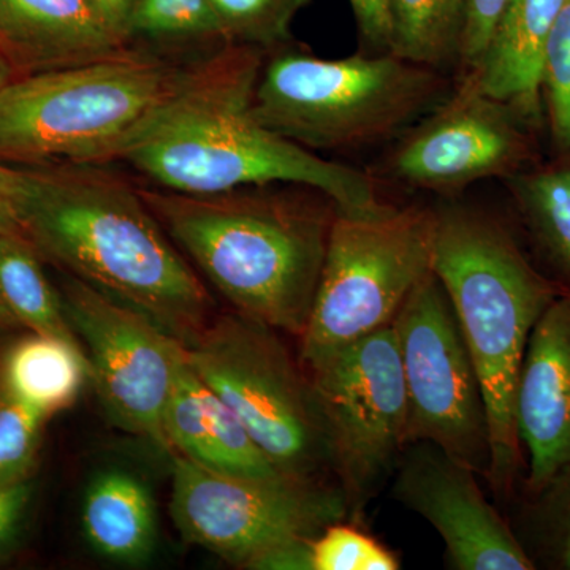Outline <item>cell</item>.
Instances as JSON below:
<instances>
[{"label": "cell", "mask_w": 570, "mask_h": 570, "mask_svg": "<svg viewBox=\"0 0 570 570\" xmlns=\"http://www.w3.org/2000/svg\"><path fill=\"white\" fill-rule=\"evenodd\" d=\"M510 504V524L535 569L570 570V464Z\"/></svg>", "instance_id": "obj_25"}, {"label": "cell", "mask_w": 570, "mask_h": 570, "mask_svg": "<svg viewBox=\"0 0 570 570\" xmlns=\"http://www.w3.org/2000/svg\"><path fill=\"white\" fill-rule=\"evenodd\" d=\"M366 52H390L392 0H348Z\"/></svg>", "instance_id": "obj_31"}, {"label": "cell", "mask_w": 570, "mask_h": 570, "mask_svg": "<svg viewBox=\"0 0 570 570\" xmlns=\"http://www.w3.org/2000/svg\"><path fill=\"white\" fill-rule=\"evenodd\" d=\"M480 475L426 441L409 442L390 497L438 532L453 570H535L508 517L485 498Z\"/></svg>", "instance_id": "obj_14"}, {"label": "cell", "mask_w": 570, "mask_h": 570, "mask_svg": "<svg viewBox=\"0 0 570 570\" xmlns=\"http://www.w3.org/2000/svg\"><path fill=\"white\" fill-rule=\"evenodd\" d=\"M36 494L32 479L0 485V553L10 546L20 532Z\"/></svg>", "instance_id": "obj_32"}, {"label": "cell", "mask_w": 570, "mask_h": 570, "mask_svg": "<svg viewBox=\"0 0 570 570\" xmlns=\"http://www.w3.org/2000/svg\"><path fill=\"white\" fill-rule=\"evenodd\" d=\"M434 223V208L420 205L358 214L336 209L316 296L298 337L305 370L393 324L433 272Z\"/></svg>", "instance_id": "obj_8"}, {"label": "cell", "mask_w": 570, "mask_h": 570, "mask_svg": "<svg viewBox=\"0 0 570 570\" xmlns=\"http://www.w3.org/2000/svg\"><path fill=\"white\" fill-rule=\"evenodd\" d=\"M313 570H397L395 551L351 520L328 524L311 540Z\"/></svg>", "instance_id": "obj_27"}, {"label": "cell", "mask_w": 570, "mask_h": 570, "mask_svg": "<svg viewBox=\"0 0 570 570\" xmlns=\"http://www.w3.org/2000/svg\"><path fill=\"white\" fill-rule=\"evenodd\" d=\"M126 39L129 47L179 59L232 45L212 0H137Z\"/></svg>", "instance_id": "obj_22"}, {"label": "cell", "mask_w": 570, "mask_h": 570, "mask_svg": "<svg viewBox=\"0 0 570 570\" xmlns=\"http://www.w3.org/2000/svg\"><path fill=\"white\" fill-rule=\"evenodd\" d=\"M11 326L17 325H14L13 322H11L10 318L0 311V356H2L6 347L9 346V343H7V336H9Z\"/></svg>", "instance_id": "obj_36"}, {"label": "cell", "mask_w": 570, "mask_h": 570, "mask_svg": "<svg viewBox=\"0 0 570 570\" xmlns=\"http://www.w3.org/2000/svg\"><path fill=\"white\" fill-rule=\"evenodd\" d=\"M186 195L138 187L176 247L234 313L299 337L305 332L336 204L299 184Z\"/></svg>", "instance_id": "obj_3"}, {"label": "cell", "mask_w": 570, "mask_h": 570, "mask_svg": "<svg viewBox=\"0 0 570 570\" xmlns=\"http://www.w3.org/2000/svg\"><path fill=\"white\" fill-rule=\"evenodd\" d=\"M510 0H466L459 66L461 75L478 69Z\"/></svg>", "instance_id": "obj_30"}, {"label": "cell", "mask_w": 570, "mask_h": 570, "mask_svg": "<svg viewBox=\"0 0 570 570\" xmlns=\"http://www.w3.org/2000/svg\"><path fill=\"white\" fill-rule=\"evenodd\" d=\"M407 395V444L426 441L489 478V411L455 311L428 273L393 321Z\"/></svg>", "instance_id": "obj_11"}, {"label": "cell", "mask_w": 570, "mask_h": 570, "mask_svg": "<svg viewBox=\"0 0 570 570\" xmlns=\"http://www.w3.org/2000/svg\"><path fill=\"white\" fill-rule=\"evenodd\" d=\"M184 346L198 376L281 474L337 483L332 433L316 389L277 330L242 314H220Z\"/></svg>", "instance_id": "obj_7"}, {"label": "cell", "mask_w": 570, "mask_h": 570, "mask_svg": "<svg viewBox=\"0 0 570 570\" xmlns=\"http://www.w3.org/2000/svg\"><path fill=\"white\" fill-rule=\"evenodd\" d=\"M542 99L547 102L551 141L570 157V0L554 21L542 66Z\"/></svg>", "instance_id": "obj_28"}, {"label": "cell", "mask_w": 570, "mask_h": 570, "mask_svg": "<svg viewBox=\"0 0 570 570\" xmlns=\"http://www.w3.org/2000/svg\"><path fill=\"white\" fill-rule=\"evenodd\" d=\"M515 426L528 456L519 498L535 493L570 464L569 291L551 302L532 330L517 385Z\"/></svg>", "instance_id": "obj_15"}, {"label": "cell", "mask_w": 570, "mask_h": 570, "mask_svg": "<svg viewBox=\"0 0 570 570\" xmlns=\"http://www.w3.org/2000/svg\"><path fill=\"white\" fill-rule=\"evenodd\" d=\"M431 269L444 287L478 370L491 434L489 482L510 504L523 480L515 396L532 330L566 291L532 266L508 228L450 200L434 208Z\"/></svg>", "instance_id": "obj_4"}, {"label": "cell", "mask_w": 570, "mask_h": 570, "mask_svg": "<svg viewBox=\"0 0 570 570\" xmlns=\"http://www.w3.org/2000/svg\"><path fill=\"white\" fill-rule=\"evenodd\" d=\"M564 0H510L474 75L483 92L510 105L528 124L542 102L543 52Z\"/></svg>", "instance_id": "obj_18"}, {"label": "cell", "mask_w": 570, "mask_h": 570, "mask_svg": "<svg viewBox=\"0 0 570 570\" xmlns=\"http://www.w3.org/2000/svg\"><path fill=\"white\" fill-rule=\"evenodd\" d=\"M313 538L292 539L273 547L250 564L249 570H313Z\"/></svg>", "instance_id": "obj_33"}, {"label": "cell", "mask_w": 570, "mask_h": 570, "mask_svg": "<svg viewBox=\"0 0 570 570\" xmlns=\"http://www.w3.org/2000/svg\"><path fill=\"white\" fill-rule=\"evenodd\" d=\"M129 48L88 0H0V56L13 78L102 61Z\"/></svg>", "instance_id": "obj_16"}, {"label": "cell", "mask_w": 570, "mask_h": 570, "mask_svg": "<svg viewBox=\"0 0 570 570\" xmlns=\"http://www.w3.org/2000/svg\"><path fill=\"white\" fill-rule=\"evenodd\" d=\"M91 379L80 343L28 332L0 356V390L43 419L69 409Z\"/></svg>", "instance_id": "obj_20"}, {"label": "cell", "mask_w": 570, "mask_h": 570, "mask_svg": "<svg viewBox=\"0 0 570 570\" xmlns=\"http://www.w3.org/2000/svg\"><path fill=\"white\" fill-rule=\"evenodd\" d=\"M11 80H13V71H11L9 63L3 61L2 56H0V89L9 85Z\"/></svg>", "instance_id": "obj_37"}, {"label": "cell", "mask_w": 570, "mask_h": 570, "mask_svg": "<svg viewBox=\"0 0 570 570\" xmlns=\"http://www.w3.org/2000/svg\"><path fill=\"white\" fill-rule=\"evenodd\" d=\"M21 168L0 163V235L18 230L17 200Z\"/></svg>", "instance_id": "obj_34"}, {"label": "cell", "mask_w": 570, "mask_h": 570, "mask_svg": "<svg viewBox=\"0 0 570 570\" xmlns=\"http://www.w3.org/2000/svg\"><path fill=\"white\" fill-rule=\"evenodd\" d=\"M41 261L20 230L0 235V311L28 332L80 343L67 318L61 291L48 279Z\"/></svg>", "instance_id": "obj_21"}, {"label": "cell", "mask_w": 570, "mask_h": 570, "mask_svg": "<svg viewBox=\"0 0 570 570\" xmlns=\"http://www.w3.org/2000/svg\"><path fill=\"white\" fill-rule=\"evenodd\" d=\"M466 0H392L390 52L444 71L459 63Z\"/></svg>", "instance_id": "obj_24"}, {"label": "cell", "mask_w": 570, "mask_h": 570, "mask_svg": "<svg viewBox=\"0 0 570 570\" xmlns=\"http://www.w3.org/2000/svg\"><path fill=\"white\" fill-rule=\"evenodd\" d=\"M62 302L108 417L167 450L164 411L186 346L148 316L67 276Z\"/></svg>", "instance_id": "obj_12"}, {"label": "cell", "mask_w": 570, "mask_h": 570, "mask_svg": "<svg viewBox=\"0 0 570 570\" xmlns=\"http://www.w3.org/2000/svg\"><path fill=\"white\" fill-rule=\"evenodd\" d=\"M450 91L444 71L393 52L324 59L284 45L265 55L254 111L309 151H360L397 140Z\"/></svg>", "instance_id": "obj_6"}, {"label": "cell", "mask_w": 570, "mask_h": 570, "mask_svg": "<svg viewBox=\"0 0 570 570\" xmlns=\"http://www.w3.org/2000/svg\"><path fill=\"white\" fill-rule=\"evenodd\" d=\"M311 0H212L232 45L269 52L288 45L292 21Z\"/></svg>", "instance_id": "obj_26"}, {"label": "cell", "mask_w": 570, "mask_h": 570, "mask_svg": "<svg viewBox=\"0 0 570 570\" xmlns=\"http://www.w3.org/2000/svg\"><path fill=\"white\" fill-rule=\"evenodd\" d=\"M170 515L186 542L249 569L265 551L292 539L316 538L351 520L337 483L276 474L242 478L208 471L171 453Z\"/></svg>", "instance_id": "obj_9"}, {"label": "cell", "mask_w": 570, "mask_h": 570, "mask_svg": "<svg viewBox=\"0 0 570 570\" xmlns=\"http://www.w3.org/2000/svg\"><path fill=\"white\" fill-rule=\"evenodd\" d=\"M45 423L0 390V485L33 478Z\"/></svg>", "instance_id": "obj_29"}, {"label": "cell", "mask_w": 570, "mask_h": 570, "mask_svg": "<svg viewBox=\"0 0 570 570\" xmlns=\"http://www.w3.org/2000/svg\"><path fill=\"white\" fill-rule=\"evenodd\" d=\"M208 56L168 58L130 47L102 61L13 78L0 89V163H116Z\"/></svg>", "instance_id": "obj_5"}, {"label": "cell", "mask_w": 570, "mask_h": 570, "mask_svg": "<svg viewBox=\"0 0 570 570\" xmlns=\"http://www.w3.org/2000/svg\"><path fill=\"white\" fill-rule=\"evenodd\" d=\"M510 181L531 238L570 292V167L517 175Z\"/></svg>", "instance_id": "obj_23"}, {"label": "cell", "mask_w": 570, "mask_h": 570, "mask_svg": "<svg viewBox=\"0 0 570 570\" xmlns=\"http://www.w3.org/2000/svg\"><path fill=\"white\" fill-rule=\"evenodd\" d=\"M265 55L243 45L209 55L119 160L171 193L299 184L325 194L344 213L384 208L373 175L317 156L257 118L254 91Z\"/></svg>", "instance_id": "obj_2"}, {"label": "cell", "mask_w": 570, "mask_h": 570, "mask_svg": "<svg viewBox=\"0 0 570 570\" xmlns=\"http://www.w3.org/2000/svg\"><path fill=\"white\" fill-rule=\"evenodd\" d=\"M306 371L332 433L337 485L351 521L363 523L407 445L406 382L393 324Z\"/></svg>", "instance_id": "obj_10"}, {"label": "cell", "mask_w": 570, "mask_h": 570, "mask_svg": "<svg viewBox=\"0 0 570 570\" xmlns=\"http://www.w3.org/2000/svg\"><path fill=\"white\" fill-rule=\"evenodd\" d=\"M81 528L100 557L121 564H140L157 542V515L151 491L122 469L100 472L82 499Z\"/></svg>", "instance_id": "obj_19"}, {"label": "cell", "mask_w": 570, "mask_h": 570, "mask_svg": "<svg viewBox=\"0 0 570 570\" xmlns=\"http://www.w3.org/2000/svg\"><path fill=\"white\" fill-rule=\"evenodd\" d=\"M94 13L127 45L126 33L137 0H88ZM129 47V45H127Z\"/></svg>", "instance_id": "obj_35"}, {"label": "cell", "mask_w": 570, "mask_h": 570, "mask_svg": "<svg viewBox=\"0 0 570 570\" xmlns=\"http://www.w3.org/2000/svg\"><path fill=\"white\" fill-rule=\"evenodd\" d=\"M523 124L519 111L463 73L444 102L397 138L382 171L453 200L472 184L520 175L530 156Z\"/></svg>", "instance_id": "obj_13"}, {"label": "cell", "mask_w": 570, "mask_h": 570, "mask_svg": "<svg viewBox=\"0 0 570 570\" xmlns=\"http://www.w3.org/2000/svg\"><path fill=\"white\" fill-rule=\"evenodd\" d=\"M17 224L43 261L189 343L214 302L140 189L102 165L21 168Z\"/></svg>", "instance_id": "obj_1"}, {"label": "cell", "mask_w": 570, "mask_h": 570, "mask_svg": "<svg viewBox=\"0 0 570 570\" xmlns=\"http://www.w3.org/2000/svg\"><path fill=\"white\" fill-rule=\"evenodd\" d=\"M163 426L167 452L197 466L242 478L281 474L234 411L198 376L186 351L165 406Z\"/></svg>", "instance_id": "obj_17"}]
</instances>
